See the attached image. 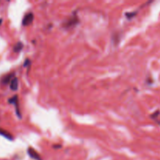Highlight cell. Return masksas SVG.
<instances>
[{
    "label": "cell",
    "instance_id": "cell-9",
    "mask_svg": "<svg viewBox=\"0 0 160 160\" xmlns=\"http://www.w3.org/2000/svg\"><path fill=\"white\" fill-rule=\"evenodd\" d=\"M2 18H0V25L2 24Z\"/></svg>",
    "mask_w": 160,
    "mask_h": 160
},
{
    "label": "cell",
    "instance_id": "cell-8",
    "mask_svg": "<svg viewBox=\"0 0 160 160\" xmlns=\"http://www.w3.org/2000/svg\"><path fill=\"white\" fill-rule=\"evenodd\" d=\"M28 63H29V60H28V59H27V60H26V63L24 64V66H27V65H28Z\"/></svg>",
    "mask_w": 160,
    "mask_h": 160
},
{
    "label": "cell",
    "instance_id": "cell-5",
    "mask_svg": "<svg viewBox=\"0 0 160 160\" xmlns=\"http://www.w3.org/2000/svg\"><path fill=\"white\" fill-rule=\"evenodd\" d=\"M17 95H14L13 98H9V103H12V104H14L16 106V108H17V107H18V105H17Z\"/></svg>",
    "mask_w": 160,
    "mask_h": 160
},
{
    "label": "cell",
    "instance_id": "cell-6",
    "mask_svg": "<svg viewBox=\"0 0 160 160\" xmlns=\"http://www.w3.org/2000/svg\"><path fill=\"white\" fill-rule=\"evenodd\" d=\"M13 75L9 74V75L6 76L3 79H2V83L3 84H8L9 82H11V80H13Z\"/></svg>",
    "mask_w": 160,
    "mask_h": 160
},
{
    "label": "cell",
    "instance_id": "cell-4",
    "mask_svg": "<svg viewBox=\"0 0 160 160\" xmlns=\"http://www.w3.org/2000/svg\"><path fill=\"white\" fill-rule=\"evenodd\" d=\"M10 88L13 91H17L18 88V80L17 77H13L10 82Z\"/></svg>",
    "mask_w": 160,
    "mask_h": 160
},
{
    "label": "cell",
    "instance_id": "cell-2",
    "mask_svg": "<svg viewBox=\"0 0 160 160\" xmlns=\"http://www.w3.org/2000/svg\"><path fill=\"white\" fill-rule=\"evenodd\" d=\"M28 153L29 156H30L32 159H34L41 160L40 155H39L34 148H29L28 150Z\"/></svg>",
    "mask_w": 160,
    "mask_h": 160
},
{
    "label": "cell",
    "instance_id": "cell-1",
    "mask_svg": "<svg viewBox=\"0 0 160 160\" xmlns=\"http://www.w3.org/2000/svg\"><path fill=\"white\" fill-rule=\"evenodd\" d=\"M33 19H34V15H33L32 13H27L26 15L24 16L22 24H23L24 26H28V25H29V24L32 23Z\"/></svg>",
    "mask_w": 160,
    "mask_h": 160
},
{
    "label": "cell",
    "instance_id": "cell-3",
    "mask_svg": "<svg viewBox=\"0 0 160 160\" xmlns=\"http://www.w3.org/2000/svg\"><path fill=\"white\" fill-rule=\"evenodd\" d=\"M0 135H2L6 138L9 139V140H13V136H12V134H9V132L7 131L4 129H2V128H0Z\"/></svg>",
    "mask_w": 160,
    "mask_h": 160
},
{
    "label": "cell",
    "instance_id": "cell-7",
    "mask_svg": "<svg viewBox=\"0 0 160 160\" xmlns=\"http://www.w3.org/2000/svg\"><path fill=\"white\" fill-rule=\"evenodd\" d=\"M22 49H23V44H22L21 42H18V43L14 46L13 50H14V52H20Z\"/></svg>",
    "mask_w": 160,
    "mask_h": 160
}]
</instances>
